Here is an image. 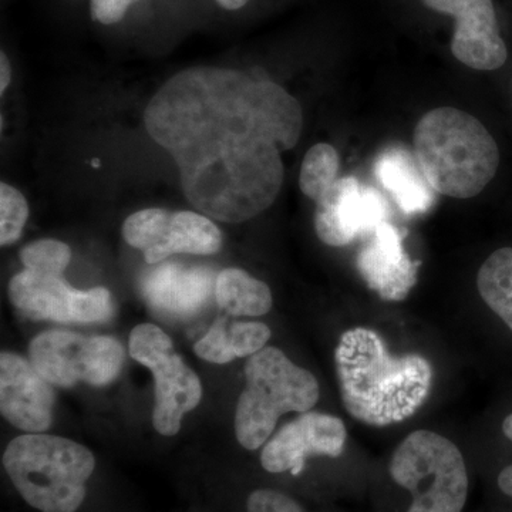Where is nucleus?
Segmentation results:
<instances>
[{"label":"nucleus","instance_id":"obj_11","mask_svg":"<svg viewBox=\"0 0 512 512\" xmlns=\"http://www.w3.org/2000/svg\"><path fill=\"white\" fill-rule=\"evenodd\" d=\"M346 431L343 421L322 413H302L285 424L265 444L261 454L262 467L269 473L291 471L298 476L312 456L339 457L345 448Z\"/></svg>","mask_w":512,"mask_h":512},{"label":"nucleus","instance_id":"obj_20","mask_svg":"<svg viewBox=\"0 0 512 512\" xmlns=\"http://www.w3.org/2000/svg\"><path fill=\"white\" fill-rule=\"evenodd\" d=\"M338 151L330 144L313 146L303 158L299 187L306 197L318 202L338 181Z\"/></svg>","mask_w":512,"mask_h":512},{"label":"nucleus","instance_id":"obj_12","mask_svg":"<svg viewBox=\"0 0 512 512\" xmlns=\"http://www.w3.org/2000/svg\"><path fill=\"white\" fill-rule=\"evenodd\" d=\"M427 8L456 19L451 52L476 70H497L508 50L498 30L494 0H421Z\"/></svg>","mask_w":512,"mask_h":512},{"label":"nucleus","instance_id":"obj_5","mask_svg":"<svg viewBox=\"0 0 512 512\" xmlns=\"http://www.w3.org/2000/svg\"><path fill=\"white\" fill-rule=\"evenodd\" d=\"M318 399V380L311 372L296 366L282 350H259L245 366V389L235 412L239 444L256 450L274 433L281 416L309 412Z\"/></svg>","mask_w":512,"mask_h":512},{"label":"nucleus","instance_id":"obj_24","mask_svg":"<svg viewBox=\"0 0 512 512\" xmlns=\"http://www.w3.org/2000/svg\"><path fill=\"white\" fill-rule=\"evenodd\" d=\"M194 350L201 359L215 363V365H225V363L237 359L234 350H232L231 339H229L227 319L215 320L207 335L195 343Z\"/></svg>","mask_w":512,"mask_h":512},{"label":"nucleus","instance_id":"obj_26","mask_svg":"<svg viewBox=\"0 0 512 512\" xmlns=\"http://www.w3.org/2000/svg\"><path fill=\"white\" fill-rule=\"evenodd\" d=\"M248 512H305L288 495L274 490H258L249 495Z\"/></svg>","mask_w":512,"mask_h":512},{"label":"nucleus","instance_id":"obj_19","mask_svg":"<svg viewBox=\"0 0 512 512\" xmlns=\"http://www.w3.org/2000/svg\"><path fill=\"white\" fill-rule=\"evenodd\" d=\"M477 288L488 308L512 330V248L488 256L478 271Z\"/></svg>","mask_w":512,"mask_h":512},{"label":"nucleus","instance_id":"obj_3","mask_svg":"<svg viewBox=\"0 0 512 512\" xmlns=\"http://www.w3.org/2000/svg\"><path fill=\"white\" fill-rule=\"evenodd\" d=\"M414 151L431 188L453 198L476 197L491 183L500 151L476 117L440 107L421 117L414 130Z\"/></svg>","mask_w":512,"mask_h":512},{"label":"nucleus","instance_id":"obj_7","mask_svg":"<svg viewBox=\"0 0 512 512\" xmlns=\"http://www.w3.org/2000/svg\"><path fill=\"white\" fill-rule=\"evenodd\" d=\"M130 353L154 377L153 426L163 436H175L184 414L201 402L200 377L174 350L173 340L156 325L143 323L130 335Z\"/></svg>","mask_w":512,"mask_h":512},{"label":"nucleus","instance_id":"obj_29","mask_svg":"<svg viewBox=\"0 0 512 512\" xmlns=\"http://www.w3.org/2000/svg\"><path fill=\"white\" fill-rule=\"evenodd\" d=\"M0 72H2V76H0V93L3 94L8 89L10 80H12V69H10L9 59L5 53L0 55Z\"/></svg>","mask_w":512,"mask_h":512},{"label":"nucleus","instance_id":"obj_10","mask_svg":"<svg viewBox=\"0 0 512 512\" xmlns=\"http://www.w3.org/2000/svg\"><path fill=\"white\" fill-rule=\"evenodd\" d=\"M386 215V200L379 191L355 177H343L318 201L316 234L330 247H345L369 237Z\"/></svg>","mask_w":512,"mask_h":512},{"label":"nucleus","instance_id":"obj_4","mask_svg":"<svg viewBox=\"0 0 512 512\" xmlns=\"http://www.w3.org/2000/svg\"><path fill=\"white\" fill-rule=\"evenodd\" d=\"M3 466L23 500L36 510L76 512L96 460L76 441L30 433L10 441Z\"/></svg>","mask_w":512,"mask_h":512},{"label":"nucleus","instance_id":"obj_25","mask_svg":"<svg viewBox=\"0 0 512 512\" xmlns=\"http://www.w3.org/2000/svg\"><path fill=\"white\" fill-rule=\"evenodd\" d=\"M229 339L235 356H252L265 348L271 329L262 322H235L229 328Z\"/></svg>","mask_w":512,"mask_h":512},{"label":"nucleus","instance_id":"obj_14","mask_svg":"<svg viewBox=\"0 0 512 512\" xmlns=\"http://www.w3.org/2000/svg\"><path fill=\"white\" fill-rule=\"evenodd\" d=\"M357 269L380 298L397 302L406 299L416 285L419 262L407 254L399 229L384 221L360 249Z\"/></svg>","mask_w":512,"mask_h":512},{"label":"nucleus","instance_id":"obj_15","mask_svg":"<svg viewBox=\"0 0 512 512\" xmlns=\"http://www.w3.org/2000/svg\"><path fill=\"white\" fill-rule=\"evenodd\" d=\"M211 292L210 276L175 265L157 269L144 285L148 305L168 319H190L198 315Z\"/></svg>","mask_w":512,"mask_h":512},{"label":"nucleus","instance_id":"obj_27","mask_svg":"<svg viewBox=\"0 0 512 512\" xmlns=\"http://www.w3.org/2000/svg\"><path fill=\"white\" fill-rule=\"evenodd\" d=\"M136 0H92V18L101 25L120 22Z\"/></svg>","mask_w":512,"mask_h":512},{"label":"nucleus","instance_id":"obj_13","mask_svg":"<svg viewBox=\"0 0 512 512\" xmlns=\"http://www.w3.org/2000/svg\"><path fill=\"white\" fill-rule=\"evenodd\" d=\"M50 383L32 363L13 353L0 356V410L13 426L28 433H43L53 419Z\"/></svg>","mask_w":512,"mask_h":512},{"label":"nucleus","instance_id":"obj_16","mask_svg":"<svg viewBox=\"0 0 512 512\" xmlns=\"http://www.w3.org/2000/svg\"><path fill=\"white\" fill-rule=\"evenodd\" d=\"M373 173L403 214L420 215L433 207L436 191L406 148L393 146L383 150L376 158Z\"/></svg>","mask_w":512,"mask_h":512},{"label":"nucleus","instance_id":"obj_23","mask_svg":"<svg viewBox=\"0 0 512 512\" xmlns=\"http://www.w3.org/2000/svg\"><path fill=\"white\" fill-rule=\"evenodd\" d=\"M29 217V205L22 192L12 185L0 184V244L18 241Z\"/></svg>","mask_w":512,"mask_h":512},{"label":"nucleus","instance_id":"obj_1","mask_svg":"<svg viewBox=\"0 0 512 512\" xmlns=\"http://www.w3.org/2000/svg\"><path fill=\"white\" fill-rule=\"evenodd\" d=\"M147 133L173 156L185 198L239 224L268 210L284 183L282 154L298 144L301 104L284 87L224 67H191L144 111Z\"/></svg>","mask_w":512,"mask_h":512},{"label":"nucleus","instance_id":"obj_8","mask_svg":"<svg viewBox=\"0 0 512 512\" xmlns=\"http://www.w3.org/2000/svg\"><path fill=\"white\" fill-rule=\"evenodd\" d=\"M30 363L47 382L72 387L84 382L107 386L124 365L123 346L109 336H86L67 330H47L30 343Z\"/></svg>","mask_w":512,"mask_h":512},{"label":"nucleus","instance_id":"obj_2","mask_svg":"<svg viewBox=\"0 0 512 512\" xmlns=\"http://www.w3.org/2000/svg\"><path fill=\"white\" fill-rule=\"evenodd\" d=\"M343 404L353 419L384 427L412 417L429 399L433 369L420 355L393 356L372 329L346 330L335 353Z\"/></svg>","mask_w":512,"mask_h":512},{"label":"nucleus","instance_id":"obj_17","mask_svg":"<svg viewBox=\"0 0 512 512\" xmlns=\"http://www.w3.org/2000/svg\"><path fill=\"white\" fill-rule=\"evenodd\" d=\"M222 247L217 225L197 212H173L160 242L144 254L148 264H158L174 254L212 255Z\"/></svg>","mask_w":512,"mask_h":512},{"label":"nucleus","instance_id":"obj_30","mask_svg":"<svg viewBox=\"0 0 512 512\" xmlns=\"http://www.w3.org/2000/svg\"><path fill=\"white\" fill-rule=\"evenodd\" d=\"M218 3L222 6V8L228 10H237L241 9L242 6L247 5L248 0H217Z\"/></svg>","mask_w":512,"mask_h":512},{"label":"nucleus","instance_id":"obj_6","mask_svg":"<svg viewBox=\"0 0 512 512\" xmlns=\"http://www.w3.org/2000/svg\"><path fill=\"white\" fill-rule=\"evenodd\" d=\"M394 483L413 495L407 512H461L468 495L466 461L453 441L417 430L397 447L390 461Z\"/></svg>","mask_w":512,"mask_h":512},{"label":"nucleus","instance_id":"obj_21","mask_svg":"<svg viewBox=\"0 0 512 512\" xmlns=\"http://www.w3.org/2000/svg\"><path fill=\"white\" fill-rule=\"evenodd\" d=\"M171 215L173 212L163 208H147L134 212L124 221L123 237L128 245L146 254L160 242Z\"/></svg>","mask_w":512,"mask_h":512},{"label":"nucleus","instance_id":"obj_18","mask_svg":"<svg viewBox=\"0 0 512 512\" xmlns=\"http://www.w3.org/2000/svg\"><path fill=\"white\" fill-rule=\"evenodd\" d=\"M215 298L224 311L234 316H262L272 308L268 285L241 269H224L218 275Z\"/></svg>","mask_w":512,"mask_h":512},{"label":"nucleus","instance_id":"obj_28","mask_svg":"<svg viewBox=\"0 0 512 512\" xmlns=\"http://www.w3.org/2000/svg\"><path fill=\"white\" fill-rule=\"evenodd\" d=\"M503 431L505 437L512 441V414L505 417ZM498 487H500V490L503 491L504 494H507L508 497H512V466L505 467L504 470L501 471L500 476H498Z\"/></svg>","mask_w":512,"mask_h":512},{"label":"nucleus","instance_id":"obj_9","mask_svg":"<svg viewBox=\"0 0 512 512\" xmlns=\"http://www.w3.org/2000/svg\"><path fill=\"white\" fill-rule=\"evenodd\" d=\"M9 299L23 315L60 323H101L114 312L106 288L77 291L62 276L43 275L25 269L13 276Z\"/></svg>","mask_w":512,"mask_h":512},{"label":"nucleus","instance_id":"obj_22","mask_svg":"<svg viewBox=\"0 0 512 512\" xmlns=\"http://www.w3.org/2000/svg\"><path fill=\"white\" fill-rule=\"evenodd\" d=\"M70 259L72 249L56 239H40L20 252V261L25 268L43 275L62 276Z\"/></svg>","mask_w":512,"mask_h":512}]
</instances>
